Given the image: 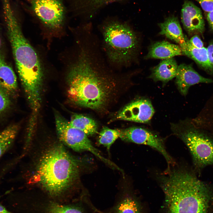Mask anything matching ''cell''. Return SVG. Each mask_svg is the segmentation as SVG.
I'll return each instance as SVG.
<instances>
[{
    "label": "cell",
    "instance_id": "cell-19",
    "mask_svg": "<svg viewBox=\"0 0 213 213\" xmlns=\"http://www.w3.org/2000/svg\"><path fill=\"white\" fill-rule=\"evenodd\" d=\"M114 213H140L138 204L128 192L125 191L113 208Z\"/></svg>",
    "mask_w": 213,
    "mask_h": 213
},
{
    "label": "cell",
    "instance_id": "cell-14",
    "mask_svg": "<svg viewBox=\"0 0 213 213\" xmlns=\"http://www.w3.org/2000/svg\"><path fill=\"white\" fill-rule=\"evenodd\" d=\"M0 86L9 96H16L18 91L16 75L0 52Z\"/></svg>",
    "mask_w": 213,
    "mask_h": 213
},
{
    "label": "cell",
    "instance_id": "cell-21",
    "mask_svg": "<svg viewBox=\"0 0 213 213\" xmlns=\"http://www.w3.org/2000/svg\"><path fill=\"white\" fill-rule=\"evenodd\" d=\"M18 129V125H13L0 132V159L12 146Z\"/></svg>",
    "mask_w": 213,
    "mask_h": 213
},
{
    "label": "cell",
    "instance_id": "cell-12",
    "mask_svg": "<svg viewBox=\"0 0 213 213\" xmlns=\"http://www.w3.org/2000/svg\"><path fill=\"white\" fill-rule=\"evenodd\" d=\"M176 83L180 93L186 95L189 88L200 83H213V80L204 77L193 68L191 64H185L178 66L175 76Z\"/></svg>",
    "mask_w": 213,
    "mask_h": 213
},
{
    "label": "cell",
    "instance_id": "cell-4",
    "mask_svg": "<svg viewBox=\"0 0 213 213\" xmlns=\"http://www.w3.org/2000/svg\"><path fill=\"white\" fill-rule=\"evenodd\" d=\"M101 48L109 65L122 71L136 59L139 46L137 33L129 24L118 19L109 18L99 26Z\"/></svg>",
    "mask_w": 213,
    "mask_h": 213
},
{
    "label": "cell",
    "instance_id": "cell-11",
    "mask_svg": "<svg viewBox=\"0 0 213 213\" xmlns=\"http://www.w3.org/2000/svg\"><path fill=\"white\" fill-rule=\"evenodd\" d=\"M181 16L183 27L188 33H203L205 23L201 11L192 2L188 0L185 1Z\"/></svg>",
    "mask_w": 213,
    "mask_h": 213
},
{
    "label": "cell",
    "instance_id": "cell-1",
    "mask_svg": "<svg viewBox=\"0 0 213 213\" xmlns=\"http://www.w3.org/2000/svg\"><path fill=\"white\" fill-rule=\"evenodd\" d=\"M80 43L67 77V97L75 105L106 112L125 90L130 75L109 65L94 33L85 34Z\"/></svg>",
    "mask_w": 213,
    "mask_h": 213
},
{
    "label": "cell",
    "instance_id": "cell-16",
    "mask_svg": "<svg viewBox=\"0 0 213 213\" xmlns=\"http://www.w3.org/2000/svg\"><path fill=\"white\" fill-rule=\"evenodd\" d=\"M178 66L173 58L164 59L152 69L149 78L167 83L175 77Z\"/></svg>",
    "mask_w": 213,
    "mask_h": 213
},
{
    "label": "cell",
    "instance_id": "cell-26",
    "mask_svg": "<svg viewBox=\"0 0 213 213\" xmlns=\"http://www.w3.org/2000/svg\"><path fill=\"white\" fill-rule=\"evenodd\" d=\"M189 40L191 44L195 48L201 49L204 47L203 42L196 34L193 36Z\"/></svg>",
    "mask_w": 213,
    "mask_h": 213
},
{
    "label": "cell",
    "instance_id": "cell-9",
    "mask_svg": "<svg viewBox=\"0 0 213 213\" xmlns=\"http://www.w3.org/2000/svg\"><path fill=\"white\" fill-rule=\"evenodd\" d=\"M35 15L45 25L54 29L63 23L65 10L61 0H27Z\"/></svg>",
    "mask_w": 213,
    "mask_h": 213
},
{
    "label": "cell",
    "instance_id": "cell-23",
    "mask_svg": "<svg viewBox=\"0 0 213 213\" xmlns=\"http://www.w3.org/2000/svg\"><path fill=\"white\" fill-rule=\"evenodd\" d=\"M48 211L49 213H87L79 207L62 205L54 202L50 204Z\"/></svg>",
    "mask_w": 213,
    "mask_h": 213
},
{
    "label": "cell",
    "instance_id": "cell-30",
    "mask_svg": "<svg viewBox=\"0 0 213 213\" xmlns=\"http://www.w3.org/2000/svg\"></svg>",
    "mask_w": 213,
    "mask_h": 213
},
{
    "label": "cell",
    "instance_id": "cell-29",
    "mask_svg": "<svg viewBox=\"0 0 213 213\" xmlns=\"http://www.w3.org/2000/svg\"><path fill=\"white\" fill-rule=\"evenodd\" d=\"M0 213H11L3 206L0 204Z\"/></svg>",
    "mask_w": 213,
    "mask_h": 213
},
{
    "label": "cell",
    "instance_id": "cell-28",
    "mask_svg": "<svg viewBox=\"0 0 213 213\" xmlns=\"http://www.w3.org/2000/svg\"><path fill=\"white\" fill-rule=\"evenodd\" d=\"M206 17L210 26L213 30V11L207 13Z\"/></svg>",
    "mask_w": 213,
    "mask_h": 213
},
{
    "label": "cell",
    "instance_id": "cell-8",
    "mask_svg": "<svg viewBox=\"0 0 213 213\" xmlns=\"http://www.w3.org/2000/svg\"><path fill=\"white\" fill-rule=\"evenodd\" d=\"M120 138L123 141L146 145L157 151L165 159L167 168L176 164L167 151L164 140L156 133L142 128L132 127L121 130Z\"/></svg>",
    "mask_w": 213,
    "mask_h": 213
},
{
    "label": "cell",
    "instance_id": "cell-2",
    "mask_svg": "<svg viewBox=\"0 0 213 213\" xmlns=\"http://www.w3.org/2000/svg\"><path fill=\"white\" fill-rule=\"evenodd\" d=\"M156 177L164 193L168 213H207L209 186L184 166H171Z\"/></svg>",
    "mask_w": 213,
    "mask_h": 213
},
{
    "label": "cell",
    "instance_id": "cell-24",
    "mask_svg": "<svg viewBox=\"0 0 213 213\" xmlns=\"http://www.w3.org/2000/svg\"><path fill=\"white\" fill-rule=\"evenodd\" d=\"M10 103L9 96L0 86V114L9 107Z\"/></svg>",
    "mask_w": 213,
    "mask_h": 213
},
{
    "label": "cell",
    "instance_id": "cell-3",
    "mask_svg": "<svg viewBox=\"0 0 213 213\" xmlns=\"http://www.w3.org/2000/svg\"><path fill=\"white\" fill-rule=\"evenodd\" d=\"M8 36L30 108L41 107L43 72L38 55L23 35L12 9L4 12Z\"/></svg>",
    "mask_w": 213,
    "mask_h": 213
},
{
    "label": "cell",
    "instance_id": "cell-18",
    "mask_svg": "<svg viewBox=\"0 0 213 213\" xmlns=\"http://www.w3.org/2000/svg\"><path fill=\"white\" fill-rule=\"evenodd\" d=\"M161 31L159 33L179 44L183 43L186 36H184L178 18L171 16L166 18L164 21L159 24Z\"/></svg>",
    "mask_w": 213,
    "mask_h": 213
},
{
    "label": "cell",
    "instance_id": "cell-6",
    "mask_svg": "<svg viewBox=\"0 0 213 213\" xmlns=\"http://www.w3.org/2000/svg\"><path fill=\"white\" fill-rule=\"evenodd\" d=\"M171 128L188 148L196 168L213 164V140L204 129L196 125L192 120L172 124Z\"/></svg>",
    "mask_w": 213,
    "mask_h": 213
},
{
    "label": "cell",
    "instance_id": "cell-25",
    "mask_svg": "<svg viewBox=\"0 0 213 213\" xmlns=\"http://www.w3.org/2000/svg\"><path fill=\"white\" fill-rule=\"evenodd\" d=\"M206 13L213 11V0H196Z\"/></svg>",
    "mask_w": 213,
    "mask_h": 213
},
{
    "label": "cell",
    "instance_id": "cell-17",
    "mask_svg": "<svg viewBox=\"0 0 213 213\" xmlns=\"http://www.w3.org/2000/svg\"><path fill=\"white\" fill-rule=\"evenodd\" d=\"M124 0H73L74 9L88 20L91 18L99 9L107 5Z\"/></svg>",
    "mask_w": 213,
    "mask_h": 213
},
{
    "label": "cell",
    "instance_id": "cell-27",
    "mask_svg": "<svg viewBox=\"0 0 213 213\" xmlns=\"http://www.w3.org/2000/svg\"><path fill=\"white\" fill-rule=\"evenodd\" d=\"M207 49L210 62L213 67V41L210 43Z\"/></svg>",
    "mask_w": 213,
    "mask_h": 213
},
{
    "label": "cell",
    "instance_id": "cell-10",
    "mask_svg": "<svg viewBox=\"0 0 213 213\" xmlns=\"http://www.w3.org/2000/svg\"><path fill=\"white\" fill-rule=\"evenodd\" d=\"M154 110L149 99L135 100L126 105L116 115L117 120L142 123L149 122L154 113Z\"/></svg>",
    "mask_w": 213,
    "mask_h": 213
},
{
    "label": "cell",
    "instance_id": "cell-5",
    "mask_svg": "<svg viewBox=\"0 0 213 213\" xmlns=\"http://www.w3.org/2000/svg\"><path fill=\"white\" fill-rule=\"evenodd\" d=\"M77 162L61 145L47 150L39 160L36 172L38 182L49 193L57 195L67 189L77 178Z\"/></svg>",
    "mask_w": 213,
    "mask_h": 213
},
{
    "label": "cell",
    "instance_id": "cell-13",
    "mask_svg": "<svg viewBox=\"0 0 213 213\" xmlns=\"http://www.w3.org/2000/svg\"><path fill=\"white\" fill-rule=\"evenodd\" d=\"M180 46L183 54L193 60L204 71L213 76V67L209 60L207 48L198 49L194 47L186 36L185 42Z\"/></svg>",
    "mask_w": 213,
    "mask_h": 213
},
{
    "label": "cell",
    "instance_id": "cell-20",
    "mask_svg": "<svg viewBox=\"0 0 213 213\" xmlns=\"http://www.w3.org/2000/svg\"><path fill=\"white\" fill-rule=\"evenodd\" d=\"M70 121L71 125L85 133L87 135H93L97 132V126L92 118L83 115H73Z\"/></svg>",
    "mask_w": 213,
    "mask_h": 213
},
{
    "label": "cell",
    "instance_id": "cell-7",
    "mask_svg": "<svg viewBox=\"0 0 213 213\" xmlns=\"http://www.w3.org/2000/svg\"><path fill=\"white\" fill-rule=\"evenodd\" d=\"M54 115L57 135L64 144L77 151L90 152L111 167H116L115 164L101 155L83 131L72 126L58 111H54Z\"/></svg>",
    "mask_w": 213,
    "mask_h": 213
},
{
    "label": "cell",
    "instance_id": "cell-22",
    "mask_svg": "<svg viewBox=\"0 0 213 213\" xmlns=\"http://www.w3.org/2000/svg\"><path fill=\"white\" fill-rule=\"evenodd\" d=\"M121 130L113 129L104 127L99 134L98 143L106 147L108 151L116 140L120 138Z\"/></svg>",
    "mask_w": 213,
    "mask_h": 213
},
{
    "label": "cell",
    "instance_id": "cell-15",
    "mask_svg": "<svg viewBox=\"0 0 213 213\" xmlns=\"http://www.w3.org/2000/svg\"><path fill=\"white\" fill-rule=\"evenodd\" d=\"M183 55L180 46L165 41L156 42L149 47L146 59H165Z\"/></svg>",
    "mask_w": 213,
    "mask_h": 213
}]
</instances>
